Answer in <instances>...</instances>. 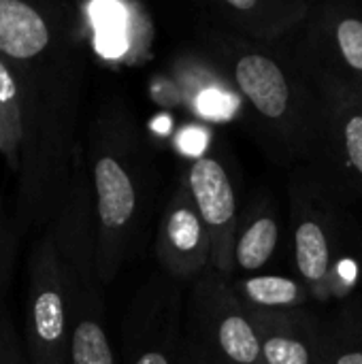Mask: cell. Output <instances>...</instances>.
I'll list each match as a JSON object with an SVG mask.
<instances>
[{"label": "cell", "mask_w": 362, "mask_h": 364, "mask_svg": "<svg viewBox=\"0 0 362 364\" xmlns=\"http://www.w3.org/2000/svg\"><path fill=\"white\" fill-rule=\"evenodd\" d=\"M9 64L21 100V149L11 213L21 239L34 228L49 226L68 190L75 149L81 143L77 124L85 62L79 28L49 51Z\"/></svg>", "instance_id": "1"}, {"label": "cell", "mask_w": 362, "mask_h": 364, "mask_svg": "<svg viewBox=\"0 0 362 364\" xmlns=\"http://www.w3.org/2000/svg\"><path fill=\"white\" fill-rule=\"evenodd\" d=\"M96 215V271L111 284L145 245L158 198V166L134 113L119 98L100 102L83 143Z\"/></svg>", "instance_id": "2"}, {"label": "cell", "mask_w": 362, "mask_h": 364, "mask_svg": "<svg viewBox=\"0 0 362 364\" xmlns=\"http://www.w3.org/2000/svg\"><path fill=\"white\" fill-rule=\"evenodd\" d=\"M207 62L230 83L250 111L262 145L284 164H314L326 107L282 45H265L213 21L201 30Z\"/></svg>", "instance_id": "3"}, {"label": "cell", "mask_w": 362, "mask_h": 364, "mask_svg": "<svg viewBox=\"0 0 362 364\" xmlns=\"http://www.w3.org/2000/svg\"><path fill=\"white\" fill-rule=\"evenodd\" d=\"M346 198L314 166H299L290 181L294 267L318 303L348 299L362 279V239H352Z\"/></svg>", "instance_id": "4"}, {"label": "cell", "mask_w": 362, "mask_h": 364, "mask_svg": "<svg viewBox=\"0 0 362 364\" xmlns=\"http://www.w3.org/2000/svg\"><path fill=\"white\" fill-rule=\"evenodd\" d=\"M282 47L324 107L362 98V4H314L307 21Z\"/></svg>", "instance_id": "5"}, {"label": "cell", "mask_w": 362, "mask_h": 364, "mask_svg": "<svg viewBox=\"0 0 362 364\" xmlns=\"http://www.w3.org/2000/svg\"><path fill=\"white\" fill-rule=\"evenodd\" d=\"M183 337L203 364H265L250 309L215 269L190 284Z\"/></svg>", "instance_id": "6"}, {"label": "cell", "mask_w": 362, "mask_h": 364, "mask_svg": "<svg viewBox=\"0 0 362 364\" xmlns=\"http://www.w3.org/2000/svg\"><path fill=\"white\" fill-rule=\"evenodd\" d=\"M23 346L30 364H68L70 296L53 237L45 230L28 256Z\"/></svg>", "instance_id": "7"}, {"label": "cell", "mask_w": 362, "mask_h": 364, "mask_svg": "<svg viewBox=\"0 0 362 364\" xmlns=\"http://www.w3.org/2000/svg\"><path fill=\"white\" fill-rule=\"evenodd\" d=\"M181 286L162 271L134 294L122 343L124 364H179L186 350Z\"/></svg>", "instance_id": "8"}, {"label": "cell", "mask_w": 362, "mask_h": 364, "mask_svg": "<svg viewBox=\"0 0 362 364\" xmlns=\"http://www.w3.org/2000/svg\"><path fill=\"white\" fill-rule=\"evenodd\" d=\"M154 252L160 271L179 284H192L211 269V239L183 177L160 213Z\"/></svg>", "instance_id": "9"}, {"label": "cell", "mask_w": 362, "mask_h": 364, "mask_svg": "<svg viewBox=\"0 0 362 364\" xmlns=\"http://www.w3.org/2000/svg\"><path fill=\"white\" fill-rule=\"evenodd\" d=\"M183 179L211 239V269L233 279V247L241 215L230 171L218 156L205 154L192 160Z\"/></svg>", "instance_id": "10"}, {"label": "cell", "mask_w": 362, "mask_h": 364, "mask_svg": "<svg viewBox=\"0 0 362 364\" xmlns=\"http://www.w3.org/2000/svg\"><path fill=\"white\" fill-rule=\"evenodd\" d=\"M307 166L362 209V98L326 107L320 154Z\"/></svg>", "instance_id": "11"}, {"label": "cell", "mask_w": 362, "mask_h": 364, "mask_svg": "<svg viewBox=\"0 0 362 364\" xmlns=\"http://www.w3.org/2000/svg\"><path fill=\"white\" fill-rule=\"evenodd\" d=\"M209 21L247 41L282 45L307 21L309 0H218L209 6Z\"/></svg>", "instance_id": "12"}, {"label": "cell", "mask_w": 362, "mask_h": 364, "mask_svg": "<svg viewBox=\"0 0 362 364\" xmlns=\"http://www.w3.org/2000/svg\"><path fill=\"white\" fill-rule=\"evenodd\" d=\"M250 316L260 337L265 364H324L326 324L307 314V309H250Z\"/></svg>", "instance_id": "13"}, {"label": "cell", "mask_w": 362, "mask_h": 364, "mask_svg": "<svg viewBox=\"0 0 362 364\" xmlns=\"http://www.w3.org/2000/svg\"><path fill=\"white\" fill-rule=\"evenodd\" d=\"M280 243V220L269 203H254L239 220L233 247L235 273H258L275 256Z\"/></svg>", "instance_id": "14"}, {"label": "cell", "mask_w": 362, "mask_h": 364, "mask_svg": "<svg viewBox=\"0 0 362 364\" xmlns=\"http://www.w3.org/2000/svg\"><path fill=\"white\" fill-rule=\"evenodd\" d=\"M235 292L247 309L256 311H294L305 309L309 292L297 277L288 275H247L233 282Z\"/></svg>", "instance_id": "15"}, {"label": "cell", "mask_w": 362, "mask_h": 364, "mask_svg": "<svg viewBox=\"0 0 362 364\" xmlns=\"http://www.w3.org/2000/svg\"><path fill=\"white\" fill-rule=\"evenodd\" d=\"M68 364H117L105 322V305L73 309Z\"/></svg>", "instance_id": "16"}, {"label": "cell", "mask_w": 362, "mask_h": 364, "mask_svg": "<svg viewBox=\"0 0 362 364\" xmlns=\"http://www.w3.org/2000/svg\"><path fill=\"white\" fill-rule=\"evenodd\" d=\"M21 149V100L13 66L0 55V156L6 168L17 175Z\"/></svg>", "instance_id": "17"}, {"label": "cell", "mask_w": 362, "mask_h": 364, "mask_svg": "<svg viewBox=\"0 0 362 364\" xmlns=\"http://www.w3.org/2000/svg\"><path fill=\"white\" fill-rule=\"evenodd\" d=\"M324 364H362V314L356 305L326 324Z\"/></svg>", "instance_id": "18"}, {"label": "cell", "mask_w": 362, "mask_h": 364, "mask_svg": "<svg viewBox=\"0 0 362 364\" xmlns=\"http://www.w3.org/2000/svg\"><path fill=\"white\" fill-rule=\"evenodd\" d=\"M0 364H30L23 339H19L4 301H0Z\"/></svg>", "instance_id": "19"}, {"label": "cell", "mask_w": 362, "mask_h": 364, "mask_svg": "<svg viewBox=\"0 0 362 364\" xmlns=\"http://www.w3.org/2000/svg\"><path fill=\"white\" fill-rule=\"evenodd\" d=\"M19 241L21 239L17 237V232L13 228V220L6 213V209L2 205V198H0V301H2V292L6 288V282L11 277L15 250H17Z\"/></svg>", "instance_id": "20"}, {"label": "cell", "mask_w": 362, "mask_h": 364, "mask_svg": "<svg viewBox=\"0 0 362 364\" xmlns=\"http://www.w3.org/2000/svg\"><path fill=\"white\" fill-rule=\"evenodd\" d=\"M179 364H203L201 360H198V356L186 346V350H183V354H181V360H179Z\"/></svg>", "instance_id": "21"}, {"label": "cell", "mask_w": 362, "mask_h": 364, "mask_svg": "<svg viewBox=\"0 0 362 364\" xmlns=\"http://www.w3.org/2000/svg\"><path fill=\"white\" fill-rule=\"evenodd\" d=\"M361 267H362V262H361Z\"/></svg>", "instance_id": "22"}]
</instances>
